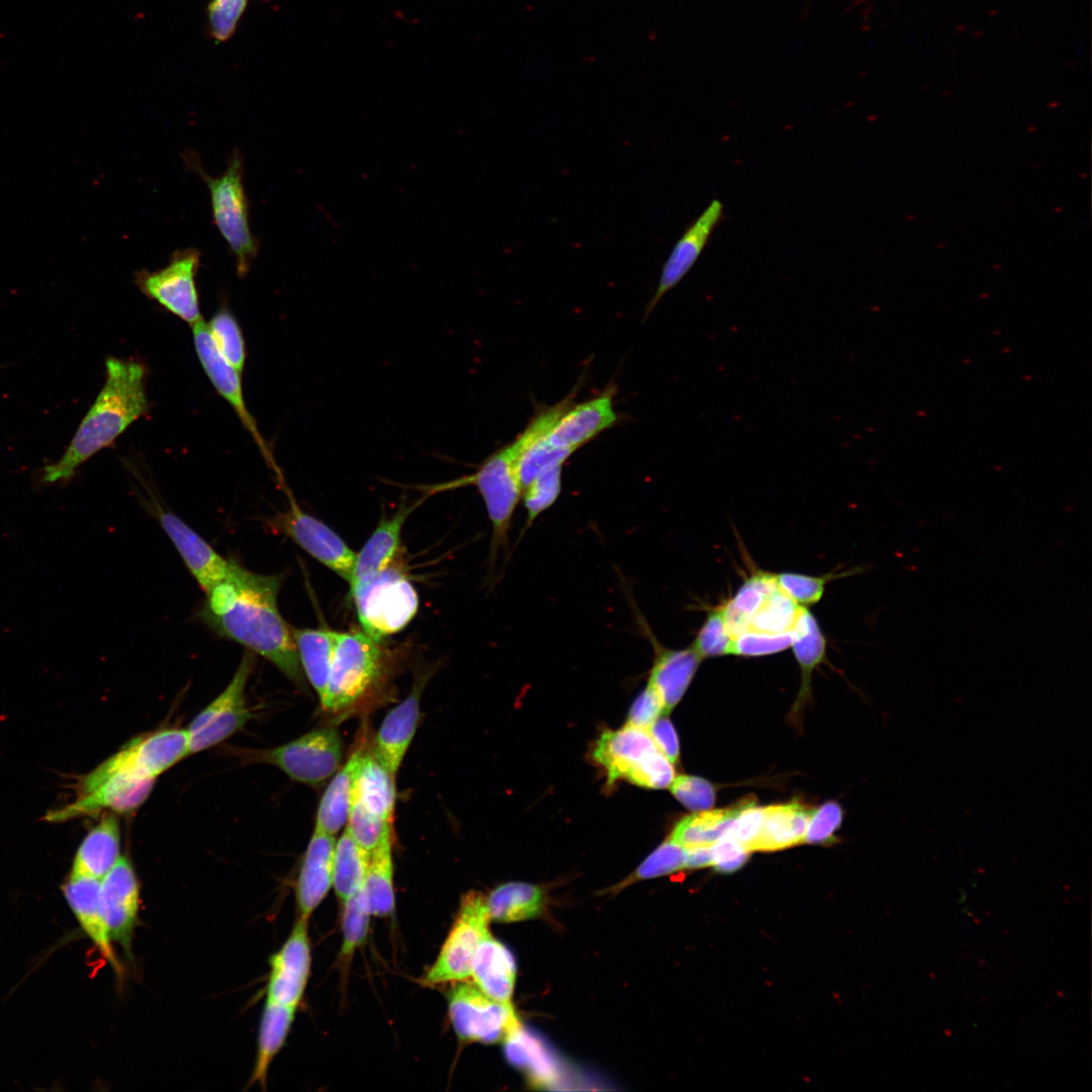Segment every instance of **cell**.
I'll return each mask as SVG.
<instances>
[{
    "label": "cell",
    "mask_w": 1092,
    "mask_h": 1092,
    "mask_svg": "<svg viewBox=\"0 0 1092 1092\" xmlns=\"http://www.w3.org/2000/svg\"><path fill=\"white\" fill-rule=\"evenodd\" d=\"M684 868H686V847L669 839L659 845L638 867L630 881L657 878Z\"/></svg>",
    "instance_id": "obj_47"
},
{
    "label": "cell",
    "mask_w": 1092,
    "mask_h": 1092,
    "mask_svg": "<svg viewBox=\"0 0 1092 1092\" xmlns=\"http://www.w3.org/2000/svg\"><path fill=\"white\" fill-rule=\"evenodd\" d=\"M691 646L703 659L732 654L733 637L728 630L722 606L708 613Z\"/></svg>",
    "instance_id": "obj_44"
},
{
    "label": "cell",
    "mask_w": 1092,
    "mask_h": 1092,
    "mask_svg": "<svg viewBox=\"0 0 1092 1092\" xmlns=\"http://www.w3.org/2000/svg\"><path fill=\"white\" fill-rule=\"evenodd\" d=\"M613 392L614 388L607 389L593 399L570 405L547 434L549 442L554 447L575 452L594 437L613 427L617 422Z\"/></svg>",
    "instance_id": "obj_21"
},
{
    "label": "cell",
    "mask_w": 1092,
    "mask_h": 1092,
    "mask_svg": "<svg viewBox=\"0 0 1092 1092\" xmlns=\"http://www.w3.org/2000/svg\"><path fill=\"white\" fill-rule=\"evenodd\" d=\"M100 899L113 942L129 956L141 906L140 883L131 862L120 856L100 880Z\"/></svg>",
    "instance_id": "obj_16"
},
{
    "label": "cell",
    "mask_w": 1092,
    "mask_h": 1092,
    "mask_svg": "<svg viewBox=\"0 0 1092 1092\" xmlns=\"http://www.w3.org/2000/svg\"><path fill=\"white\" fill-rule=\"evenodd\" d=\"M391 674L380 641L364 632H338L322 708L340 719L363 713L381 700Z\"/></svg>",
    "instance_id": "obj_3"
},
{
    "label": "cell",
    "mask_w": 1092,
    "mask_h": 1092,
    "mask_svg": "<svg viewBox=\"0 0 1092 1092\" xmlns=\"http://www.w3.org/2000/svg\"><path fill=\"white\" fill-rule=\"evenodd\" d=\"M723 214V203L718 199H713L686 228L662 265L657 287L646 307V314H649L659 300L691 271L722 220Z\"/></svg>",
    "instance_id": "obj_17"
},
{
    "label": "cell",
    "mask_w": 1092,
    "mask_h": 1092,
    "mask_svg": "<svg viewBox=\"0 0 1092 1092\" xmlns=\"http://www.w3.org/2000/svg\"><path fill=\"white\" fill-rule=\"evenodd\" d=\"M428 677H421L408 696L384 717L374 740L373 753L395 777L420 722V700Z\"/></svg>",
    "instance_id": "obj_20"
},
{
    "label": "cell",
    "mask_w": 1092,
    "mask_h": 1092,
    "mask_svg": "<svg viewBox=\"0 0 1092 1092\" xmlns=\"http://www.w3.org/2000/svg\"><path fill=\"white\" fill-rule=\"evenodd\" d=\"M517 968L511 951L488 932L475 951L470 977L473 983L490 998L510 1003Z\"/></svg>",
    "instance_id": "obj_26"
},
{
    "label": "cell",
    "mask_w": 1092,
    "mask_h": 1092,
    "mask_svg": "<svg viewBox=\"0 0 1092 1092\" xmlns=\"http://www.w3.org/2000/svg\"><path fill=\"white\" fill-rule=\"evenodd\" d=\"M282 581L281 573H255L232 560L226 576L205 593L198 615L217 636L264 657L303 688L304 673L291 627L278 608Z\"/></svg>",
    "instance_id": "obj_1"
},
{
    "label": "cell",
    "mask_w": 1092,
    "mask_h": 1092,
    "mask_svg": "<svg viewBox=\"0 0 1092 1092\" xmlns=\"http://www.w3.org/2000/svg\"><path fill=\"white\" fill-rule=\"evenodd\" d=\"M711 845L687 847L686 868L699 869L711 866Z\"/></svg>",
    "instance_id": "obj_57"
},
{
    "label": "cell",
    "mask_w": 1092,
    "mask_h": 1092,
    "mask_svg": "<svg viewBox=\"0 0 1092 1092\" xmlns=\"http://www.w3.org/2000/svg\"><path fill=\"white\" fill-rule=\"evenodd\" d=\"M644 632L654 651L648 685L657 692L664 714H668L685 695L703 658L692 646L684 649L662 646L646 624Z\"/></svg>",
    "instance_id": "obj_22"
},
{
    "label": "cell",
    "mask_w": 1092,
    "mask_h": 1092,
    "mask_svg": "<svg viewBox=\"0 0 1092 1092\" xmlns=\"http://www.w3.org/2000/svg\"><path fill=\"white\" fill-rule=\"evenodd\" d=\"M291 631L303 673L321 700L328 681L338 632L324 628L293 627Z\"/></svg>",
    "instance_id": "obj_33"
},
{
    "label": "cell",
    "mask_w": 1092,
    "mask_h": 1092,
    "mask_svg": "<svg viewBox=\"0 0 1092 1092\" xmlns=\"http://www.w3.org/2000/svg\"><path fill=\"white\" fill-rule=\"evenodd\" d=\"M280 483L288 498V509L272 518L270 527L349 582L356 557L354 551L335 531L298 506L284 480Z\"/></svg>",
    "instance_id": "obj_12"
},
{
    "label": "cell",
    "mask_w": 1092,
    "mask_h": 1092,
    "mask_svg": "<svg viewBox=\"0 0 1092 1092\" xmlns=\"http://www.w3.org/2000/svg\"><path fill=\"white\" fill-rule=\"evenodd\" d=\"M187 755L186 728H168L131 739L99 766L155 781Z\"/></svg>",
    "instance_id": "obj_13"
},
{
    "label": "cell",
    "mask_w": 1092,
    "mask_h": 1092,
    "mask_svg": "<svg viewBox=\"0 0 1092 1092\" xmlns=\"http://www.w3.org/2000/svg\"><path fill=\"white\" fill-rule=\"evenodd\" d=\"M255 663L246 650L226 688L186 728L189 754L210 748L242 730L252 718L246 690Z\"/></svg>",
    "instance_id": "obj_9"
},
{
    "label": "cell",
    "mask_w": 1092,
    "mask_h": 1092,
    "mask_svg": "<svg viewBox=\"0 0 1092 1092\" xmlns=\"http://www.w3.org/2000/svg\"><path fill=\"white\" fill-rule=\"evenodd\" d=\"M664 714L663 703L657 692L647 684V687L634 701L628 716L627 724L647 729L657 718Z\"/></svg>",
    "instance_id": "obj_55"
},
{
    "label": "cell",
    "mask_w": 1092,
    "mask_h": 1092,
    "mask_svg": "<svg viewBox=\"0 0 1092 1092\" xmlns=\"http://www.w3.org/2000/svg\"><path fill=\"white\" fill-rule=\"evenodd\" d=\"M207 328L222 357L242 373L246 363V345L236 317L226 308H221L211 317Z\"/></svg>",
    "instance_id": "obj_41"
},
{
    "label": "cell",
    "mask_w": 1092,
    "mask_h": 1092,
    "mask_svg": "<svg viewBox=\"0 0 1092 1092\" xmlns=\"http://www.w3.org/2000/svg\"><path fill=\"white\" fill-rule=\"evenodd\" d=\"M748 856L749 851L729 833L711 845V866L720 873L730 874L739 870Z\"/></svg>",
    "instance_id": "obj_54"
},
{
    "label": "cell",
    "mask_w": 1092,
    "mask_h": 1092,
    "mask_svg": "<svg viewBox=\"0 0 1092 1092\" xmlns=\"http://www.w3.org/2000/svg\"><path fill=\"white\" fill-rule=\"evenodd\" d=\"M657 748L674 763L678 758V740L673 725L667 718L659 717L646 729Z\"/></svg>",
    "instance_id": "obj_56"
},
{
    "label": "cell",
    "mask_w": 1092,
    "mask_h": 1092,
    "mask_svg": "<svg viewBox=\"0 0 1092 1092\" xmlns=\"http://www.w3.org/2000/svg\"><path fill=\"white\" fill-rule=\"evenodd\" d=\"M347 822L346 828L352 838L369 853L392 837V823L372 815L353 800Z\"/></svg>",
    "instance_id": "obj_43"
},
{
    "label": "cell",
    "mask_w": 1092,
    "mask_h": 1092,
    "mask_svg": "<svg viewBox=\"0 0 1092 1092\" xmlns=\"http://www.w3.org/2000/svg\"><path fill=\"white\" fill-rule=\"evenodd\" d=\"M365 749L356 748L325 791L316 813L315 830L335 835L346 824L355 777Z\"/></svg>",
    "instance_id": "obj_31"
},
{
    "label": "cell",
    "mask_w": 1092,
    "mask_h": 1092,
    "mask_svg": "<svg viewBox=\"0 0 1092 1092\" xmlns=\"http://www.w3.org/2000/svg\"><path fill=\"white\" fill-rule=\"evenodd\" d=\"M508 1059L515 1064L528 1070L532 1077L545 1081L550 1078L551 1067L544 1056L541 1044L522 1031L521 1027L508 1036L505 1041Z\"/></svg>",
    "instance_id": "obj_45"
},
{
    "label": "cell",
    "mask_w": 1092,
    "mask_h": 1092,
    "mask_svg": "<svg viewBox=\"0 0 1092 1092\" xmlns=\"http://www.w3.org/2000/svg\"><path fill=\"white\" fill-rule=\"evenodd\" d=\"M64 897L83 932L114 972L121 973L100 899V880L69 875L62 886Z\"/></svg>",
    "instance_id": "obj_19"
},
{
    "label": "cell",
    "mask_w": 1092,
    "mask_h": 1092,
    "mask_svg": "<svg viewBox=\"0 0 1092 1092\" xmlns=\"http://www.w3.org/2000/svg\"><path fill=\"white\" fill-rule=\"evenodd\" d=\"M672 795L687 808L695 811L710 809L715 802V790L710 782L694 776H679L670 784Z\"/></svg>",
    "instance_id": "obj_51"
},
{
    "label": "cell",
    "mask_w": 1092,
    "mask_h": 1092,
    "mask_svg": "<svg viewBox=\"0 0 1092 1092\" xmlns=\"http://www.w3.org/2000/svg\"><path fill=\"white\" fill-rule=\"evenodd\" d=\"M521 443L518 438L489 455L471 474L442 483L424 486L426 492L436 493L465 485H473L481 495L491 523L490 557L507 549L509 532L523 489L518 477Z\"/></svg>",
    "instance_id": "obj_4"
},
{
    "label": "cell",
    "mask_w": 1092,
    "mask_h": 1092,
    "mask_svg": "<svg viewBox=\"0 0 1092 1092\" xmlns=\"http://www.w3.org/2000/svg\"><path fill=\"white\" fill-rule=\"evenodd\" d=\"M266 1001L297 1008L310 971L308 918L298 916L281 947L270 958Z\"/></svg>",
    "instance_id": "obj_15"
},
{
    "label": "cell",
    "mask_w": 1092,
    "mask_h": 1092,
    "mask_svg": "<svg viewBox=\"0 0 1092 1092\" xmlns=\"http://www.w3.org/2000/svg\"><path fill=\"white\" fill-rule=\"evenodd\" d=\"M448 1013L457 1037L463 1042L505 1041L521 1027L511 1002L490 998L467 980L454 983L448 994Z\"/></svg>",
    "instance_id": "obj_8"
},
{
    "label": "cell",
    "mask_w": 1092,
    "mask_h": 1092,
    "mask_svg": "<svg viewBox=\"0 0 1092 1092\" xmlns=\"http://www.w3.org/2000/svg\"><path fill=\"white\" fill-rule=\"evenodd\" d=\"M105 382L63 456L43 469V481L71 478L79 466L110 446L149 410L146 369L139 361L110 357Z\"/></svg>",
    "instance_id": "obj_2"
},
{
    "label": "cell",
    "mask_w": 1092,
    "mask_h": 1092,
    "mask_svg": "<svg viewBox=\"0 0 1092 1092\" xmlns=\"http://www.w3.org/2000/svg\"><path fill=\"white\" fill-rule=\"evenodd\" d=\"M741 803L729 809H708L685 817L673 828L669 839L686 848L713 844L728 832Z\"/></svg>",
    "instance_id": "obj_36"
},
{
    "label": "cell",
    "mask_w": 1092,
    "mask_h": 1092,
    "mask_svg": "<svg viewBox=\"0 0 1092 1092\" xmlns=\"http://www.w3.org/2000/svg\"><path fill=\"white\" fill-rule=\"evenodd\" d=\"M187 162L205 181L215 225L235 255L238 274L246 275L257 256L258 242L250 230L241 155L235 152L217 177L207 175L193 159Z\"/></svg>",
    "instance_id": "obj_6"
},
{
    "label": "cell",
    "mask_w": 1092,
    "mask_h": 1092,
    "mask_svg": "<svg viewBox=\"0 0 1092 1092\" xmlns=\"http://www.w3.org/2000/svg\"><path fill=\"white\" fill-rule=\"evenodd\" d=\"M199 266L197 249L179 250L164 268L138 271L135 283L148 298L192 327L202 320L195 281Z\"/></svg>",
    "instance_id": "obj_10"
},
{
    "label": "cell",
    "mask_w": 1092,
    "mask_h": 1092,
    "mask_svg": "<svg viewBox=\"0 0 1092 1092\" xmlns=\"http://www.w3.org/2000/svg\"><path fill=\"white\" fill-rule=\"evenodd\" d=\"M802 609L778 585L752 615L745 631L769 634L792 632Z\"/></svg>",
    "instance_id": "obj_39"
},
{
    "label": "cell",
    "mask_w": 1092,
    "mask_h": 1092,
    "mask_svg": "<svg viewBox=\"0 0 1092 1092\" xmlns=\"http://www.w3.org/2000/svg\"><path fill=\"white\" fill-rule=\"evenodd\" d=\"M351 800L372 815L392 823L396 801L395 777L365 750L354 780Z\"/></svg>",
    "instance_id": "obj_28"
},
{
    "label": "cell",
    "mask_w": 1092,
    "mask_h": 1092,
    "mask_svg": "<svg viewBox=\"0 0 1092 1092\" xmlns=\"http://www.w3.org/2000/svg\"><path fill=\"white\" fill-rule=\"evenodd\" d=\"M842 821V810L835 802H827L813 810L803 842L825 844L833 842L834 832Z\"/></svg>",
    "instance_id": "obj_52"
},
{
    "label": "cell",
    "mask_w": 1092,
    "mask_h": 1092,
    "mask_svg": "<svg viewBox=\"0 0 1092 1092\" xmlns=\"http://www.w3.org/2000/svg\"><path fill=\"white\" fill-rule=\"evenodd\" d=\"M763 822V808L755 801L744 800L727 833L736 838L749 852L753 851Z\"/></svg>",
    "instance_id": "obj_53"
},
{
    "label": "cell",
    "mask_w": 1092,
    "mask_h": 1092,
    "mask_svg": "<svg viewBox=\"0 0 1092 1092\" xmlns=\"http://www.w3.org/2000/svg\"><path fill=\"white\" fill-rule=\"evenodd\" d=\"M350 596L363 632L376 641L401 631L419 609L416 588L396 560L351 586Z\"/></svg>",
    "instance_id": "obj_5"
},
{
    "label": "cell",
    "mask_w": 1092,
    "mask_h": 1092,
    "mask_svg": "<svg viewBox=\"0 0 1092 1092\" xmlns=\"http://www.w3.org/2000/svg\"><path fill=\"white\" fill-rule=\"evenodd\" d=\"M625 779L640 787L663 789L672 783L674 769L667 757L657 748L649 753Z\"/></svg>",
    "instance_id": "obj_48"
},
{
    "label": "cell",
    "mask_w": 1092,
    "mask_h": 1092,
    "mask_svg": "<svg viewBox=\"0 0 1092 1092\" xmlns=\"http://www.w3.org/2000/svg\"><path fill=\"white\" fill-rule=\"evenodd\" d=\"M120 829L113 815L102 818L80 843L70 875L101 880L120 858Z\"/></svg>",
    "instance_id": "obj_27"
},
{
    "label": "cell",
    "mask_w": 1092,
    "mask_h": 1092,
    "mask_svg": "<svg viewBox=\"0 0 1092 1092\" xmlns=\"http://www.w3.org/2000/svg\"><path fill=\"white\" fill-rule=\"evenodd\" d=\"M157 519L174 544L189 572L204 593H207L226 576L232 560L218 554L202 537L172 512L158 507Z\"/></svg>",
    "instance_id": "obj_18"
},
{
    "label": "cell",
    "mask_w": 1092,
    "mask_h": 1092,
    "mask_svg": "<svg viewBox=\"0 0 1092 1092\" xmlns=\"http://www.w3.org/2000/svg\"><path fill=\"white\" fill-rule=\"evenodd\" d=\"M840 576L842 574L812 576L794 572L775 573L780 588L798 605L806 608L818 603L823 597L826 583Z\"/></svg>",
    "instance_id": "obj_46"
},
{
    "label": "cell",
    "mask_w": 1092,
    "mask_h": 1092,
    "mask_svg": "<svg viewBox=\"0 0 1092 1092\" xmlns=\"http://www.w3.org/2000/svg\"><path fill=\"white\" fill-rule=\"evenodd\" d=\"M489 920L485 897L480 892L463 895L452 928L423 984L436 986L467 980L477 946L489 932Z\"/></svg>",
    "instance_id": "obj_7"
},
{
    "label": "cell",
    "mask_w": 1092,
    "mask_h": 1092,
    "mask_svg": "<svg viewBox=\"0 0 1092 1092\" xmlns=\"http://www.w3.org/2000/svg\"><path fill=\"white\" fill-rule=\"evenodd\" d=\"M191 328L198 360L211 384L235 411L245 429L259 446L265 460L275 471V474H280L281 471L260 434L255 419L246 405L242 386V373L236 370L219 353L203 318Z\"/></svg>",
    "instance_id": "obj_14"
},
{
    "label": "cell",
    "mask_w": 1092,
    "mask_h": 1092,
    "mask_svg": "<svg viewBox=\"0 0 1092 1092\" xmlns=\"http://www.w3.org/2000/svg\"><path fill=\"white\" fill-rule=\"evenodd\" d=\"M657 749L646 729L627 724L604 731L598 739L594 759L607 769L608 784L626 778L649 753Z\"/></svg>",
    "instance_id": "obj_24"
},
{
    "label": "cell",
    "mask_w": 1092,
    "mask_h": 1092,
    "mask_svg": "<svg viewBox=\"0 0 1092 1092\" xmlns=\"http://www.w3.org/2000/svg\"><path fill=\"white\" fill-rule=\"evenodd\" d=\"M392 837L385 839L370 855L363 893L371 916L391 915L395 907Z\"/></svg>",
    "instance_id": "obj_35"
},
{
    "label": "cell",
    "mask_w": 1092,
    "mask_h": 1092,
    "mask_svg": "<svg viewBox=\"0 0 1092 1092\" xmlns=\"http://www.w3.org/2000/svg\"><path fill=\"white\" fill-rule=\"evenodd\" d=\"M261 755L262 760L275 765L291 780L317 786L339 768L343 742L337 729L326 727L268 749Z\"/></svg>",
    "instance_id": "obj_11"
},
{
    "label": "cell",
    "mask_w": 1092,
    "mask_h": 1092,
    "mask_svg": "<svg viewBox=\"0 0 1092 1092\" xmlns=\"http://www.w3.org/2000/svg\"><path fill=\"white\" fill-rule=\"evenodd\" d=\"M423 500L403 505L391 517L382 519L369 539L356 554L350 587L383 570L396 560L400 549V535L410 514Z\"/></svg>",
    "instance_id": "obj_25"
},
{
    "label": "cell",
    "mask_w": 1092,
    "mask_h": 1092,
    "mask_svg": "<svg viewBox=\"0 0 1092 1092\" xmlns=\"http://www.w3.org/2000/svg\"><path fill=\"white\" fill-rule=\"evenodd\" d=\"M370 855L346 828L336 842L333 866V886L341 902L362 888Z\"/></svg>",
    "instance_id": "obj_37"
},
{
    "label": "cell",
    "mask_w": 1092,
    "mask_h": 1092,
    "mask_svg": "<svg viewBox=\"0 0 1092 1092\" xmlns=\"http://www.w3.org/2000/svg\"><path fill=\"white\" fill-rule=\"evenodd\" d=\"M777 586L775 573L760 571L746 579L734 598L722 605L733 638L746 630L752 615Z\"/></svg>",
    "instance_id": "obj_38"
},
{
    "label": "cell",
    "mask_w": 1092,
    "mask_h": 1092,
    "mask_svg": "<svg viewBox=\"0 0 1092 1092\" xmlns=\"http://www.w3.org/2000/svg\"><path fill=\"white\" fill-rule=\"evenodd\" d=\"M296 1008L266 1001L262 1010L255 1064L249 1085L265 1087L271 1063L285 1043Z\"/></svg>",
    "instance_id": "obj_29"
},
{
    "label": "cell",
    "mask_w": 1092,
    "mask_h": 1092,
    "mask_svg": "<svg viewBox=\"0 0 1092 1092\" xmlns=\"http://www.w3.org/2000/svg\"><path fill=\"white\" fill-rule=\"evenodd\" d=\"M334 835L313 831L304 852L295 887L299 916L308 918L333 886Z\"/></svg>",
    "instance_id": "obj_23"
},
{
    "label": "cell",
    "mask_w": 1092,
    "mask_h": 1092,
    "mask_svg": "<svg viewBox=\"0 0 1092 1092\" xmlns=\"http://www.w3.org/2000/svg\"><path fill=\"white\" fill-rule=\"evenodd\" d=\"M796 659L801 667L802 682L796 706H801L810 695L814 669L824 661L826 639L813 614L803 607L792 630V643Z\"/></svg>",
    "instance_id": "obj_34"
},
{
    "label": "cell",
    "mask_w": 1092,
    "mask_h": 1092,
    "mask_svg": "<svg viewBox=\"0 0 1092 1092\" xmlns=\"http://www.w3.org/2000/svg\"><path fill=\"white\" fill-rule=\"evenodd\" d=\"M342 903L343 940L340 958L342 962L349 963L355 950L361 946L367 938L371 914L362 888Z\"/></svg>",
    "instance_id": "obj_40"
},
{
    "label": "cell",
    "mask_w": 1092,
    "mask_h": 1092,
    "mask_svg": "<svg viewBox=\"0 0 1092 1092\" xmlns=\"http://www.w3.org/2000/svg\"><path fill=\"white\" fill-rule=\"evenodd\" d=\"M249 0H211L207 8L209 32L215 42L228 40L235 32Z\"/></svg>",
    "instance_id": "obj_49"
},
{
    "label": "cell",
    "mask_w": 1092,
    "mask_h": 1092,
    "mask_svg": "<svg viewBox=\"0 0 1092 1092\" xmlns=\"http://www.w3.org/2000/svg\"><path fill=\"white\" fill-rule=\"evenodd\" d=\"M485 903L490 920L516 922L540 916L545 908V896L536 885L510 882L491 891Z\"/></svg>",
    "instance_id": "obj_32"
},
{
    "label": "cell",
    "mask_w": 1092,
    "mask_h": 1092,
    "mask_svg": "<svg viewBox=\"0 0 1092 1092\" xmlns=\"http://www.w3.org/2000/svg\"><path fill=\"white\" fill-rule=\"evenodd\" d=\"M800 802L763 808V822L753 851H774L802 843L812 814Z\"/></svg>",
    "instance_id": "obj_30"
},
{
    "label": "cell",
    "mask_w": 1092,
    "mask_h": 1092,
    "mask_svg": "<svg viewBox=\"0 0 1092 1092\" xmlns=\"http://www.w3.org/2000/svg\"><path fill=\"white\" fill-rule=\"evenodd\" d=\"M792 632L769 634L745 631L733 638L732 654L762 656L781 652L791 646Z\"/></svg>",
    "instance_id": "obj_50"
},
{
    "label": "cell",
    "mask_w": 1092,
    "mask_h": 1092,
    "mask_svg": "<svg viewBox=\"0 0 1092 1092\" xmlns=\"http://www.w3.org/2000/svg\"><path fill=\"white\" fill-rule=\"evenodd\" d=\"M562 465L554 464L545 467L524 488L523 500L527 512V523H532L558 498L561 491Z\"/></svg>",
    "instance_id": "obj_42"
}]
</instances>
